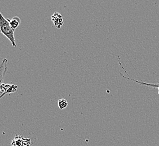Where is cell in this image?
Wrapping results in <instances>:
<instances>
[{"instance_id":"obj_1","label":"cell","mask_w":159,"mask_h":146,"mask_svg":"<svg viewBox=\"0 0 159 146\" xmlns=\"http://www.w3.org/2000/svg\"><path fill=\"white\" fill-rule=\"evenodd\" d=\"M0 31L11 42L12 46L16 47V45L14 36L15 31L10 27L7 19L5 18L2 13H0Z\"/></svg>"},{"instance_id":"obj_2","label":"cell","mask_w":159,"mask_h":146,"mask_svg":"<svg viewBox=\"0 0 159 146\" xmlns=\"http://www.w3.org/2000/svg\"><path fill=\"white\" fill-rule=\"evenodd\" d=\"M18 86L10 84L2 83L0 85V98L3 97L7 93H12L17 91Z\"/></svg>"},{"instance_id":"obj_3","label":"cell","mask_w":159,"mask_h":146,"mask_svg":"<svg viewBox=\"0 0 159 146\" xmlns=\"http://www.w3.org/2000/svg\"><path fill=\"white\" fill-rule=\"evenodd\" d=\"M51 19L53 24L57 29H61V28L64 24L63 16L58 12H55L51 16Z\"/></svg>"},{"instance_id":"obj_4","label":"cell","mask_w":159,"mask_h":146,"mask_svg":"<svg viewBox=\"0 0 159 146\" xmlns=\"http://www.w3.org/2000/svg\"><path fill=\"white\" fill-rule=\"evenodd\" d=\"M7 60L6 58H3L2 61L0 65V81L1 84L3 83V80L4 77L5 76L7 69Z\"/></svg>"},{"instance_id":"obj_5","label":"cell","mask_w":159,"mask_h":146,"mask_svg":"<svg viewBox=\"0 0 159 146\" xmlns=\"http://www.w3.org/2000/svg\"><path fill=\"white\" fill-rule=\"evenodd\" d=\"M7 20L9 22L10 27L14 31H15L21 23V20L18 16H14L12 18V19H7Z\"/></svg>"},{"instance_id":"obj_6","label":"cell","mask_w":159,"mask_h":146,"mask_svg":"<svg viewBox=\"0 0 159 146\" xmlns=\"http://www.w3.org/2000/svg\"><path fill=\"white\" fill-rule=\"evenodd\" d=\"M25 138L20 135H16L11 142V145L12 146H23Z\"/></svg>"},{"instance_id":"obj_7","label":"cell","mask_w":159,"mask_h":146,"mask_svg":"<svg viewBox=\"0 0 159 146\" xmlns=\"http://www.w3.org/2000/svg\"><path fill=\"white\" fill-rule=\"evenodd\" d=\"M120 75H121V76H122L123 78H125V79H128V80H133V82L137 83L139 84H142V85L149 86V87H153V88H159V83H157V84H148V83H146L142 82H140V81H138V80H137L132 79V78H129V77H126V76H124L123 75H122L121 73H120Z\"/></svg>"},{"instance_id":"obj_8","label":"cell","mask_w":159,"mask_h":146,"mask_svg":"<svg viewBox=\"0 0 159 146\" xmlns=\"http://www.w3.org/2000/svg\"><path fill=\"white\" fill-rule=\"evenodd\" d=\"M59 108L61 110H63L66 109L68 106L67 101L64 98L59 99L58 102Z\"/></svg>"}]
</instances>
